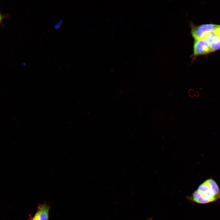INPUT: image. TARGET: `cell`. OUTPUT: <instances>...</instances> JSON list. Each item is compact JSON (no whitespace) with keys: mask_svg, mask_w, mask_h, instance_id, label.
I'll list each match as a JSON object with an SVG mask.
<instances>
[{"mask_svg":"<svg viewBox=\"0 0 220 220\" xmlns=\"http://www.w3.org/2000/svg\"><path fill=\"white\" fill-rule=\"evenodd\" d=\"M193 49L194 57L206 55L212 52L209 43L204 39L195 40Z\"/></svg>","mask_w":220,"mask_h":220,"instance_id":"3","label":"cell"},{"mask_svg":"<svg viewBox=\"0 0 220 220\" xmlns=\"http://www.w3.org/2000/svg\"><path fill=\"white\" fill-rule=\"evenodd\" d=\"M62 20L61 19L59 22H58L57 23L54 25V28L56 29H58L61 25L62 24Z\"/></svg>","mask_w":220,"mask_h":220,"instance_id":"6","label":"cell"},{"mask_svg":"<svg viewBox=\"0 0 220 220\" xmlns=\"http://www.w3.org/2000/svg\"><path fill=\"white\" fill-rule=\"evenodd\" d=\"M192 200L196 203L205 204L220 199V190L215 182L209 179L201 184L193 194Z\"/></svg>","mask_w":220,"mask_h":220,"instance_id":"1","label":"cell"},{"mask_svg":"<svg viewBox=\"0 0 220 220\" xmlns=\"http://www.w3.org/2000/svg\"><path fill=\"white\" fill-rule=\"evenodd\" d=\"M50 206L46 203L39 204L37 211L30 220H49Z\"/></svg>","mask_w":220,"mask_h":220,"instance_id":"4","label":"cell"},{"mask_svg":"<svg viewBox=\"0 0 220 220\" xmlns=\"http://www.w3.org/2000/svg\"><path fill=\"white\" fill-rule=\"evenodd\" d=\"M218 25L212 24L196 25L191 24V34L194 39L204 38L208 34L216 31Z\"/></svg>","mask_w":220,"mask_h":220,"instance_id":"2","label":"cell"},{"mask_svg":"<svg viewBox=\"0 0 220 220\" xmlns=\"http://www.w3.org/2000/svg\"><path fill=\"white\" fill-rule=\"evenodd\" d=\"M0 10V14H1Z\"/></svg>","mask_w":220,"mask_h":220,"instance_id":"9","label":"cell"},{"mask_svg":"<svg viewBox=\"0 0 220 220\" xmlns=\"http://www.w3.org/2000/svg\"><path fill=\"white\" fill-rule=\"evenodd\" d=\"M8 15H3L1 13L0 14V24L2 22L3 20L6 17H8L7 16Z\"/></svg>","mask_w":220,"mask_h":220,"instance_id":"7","label":"cell"},{"mask_svg":"<svg viewBox=\"0 0 220 220\" xmlns=\"http://www.w3.org/2000/svg\"><path fill=\"white\" fill-rule=\"evenodd\" d=\"M203 39L209 43L211 52L220 49V35L216 31L208 34Z\"/></svg>","mask_w":220,"mask_h":220,"instance_id":"5","label":"cell"},{"mask_svg":"<svg viewBox=\"0 0 220 220\" xmlns=\"http://www.w3.org/2000/svg\"><path fill=\"white\" fill-rule=\"evenodd\" d=\"M215 31L219 35H220V25H218Z\"/></svg>","mask_w":220,"mask_h":220,"instance_id":"8","label":"cell"}]
</instances>
